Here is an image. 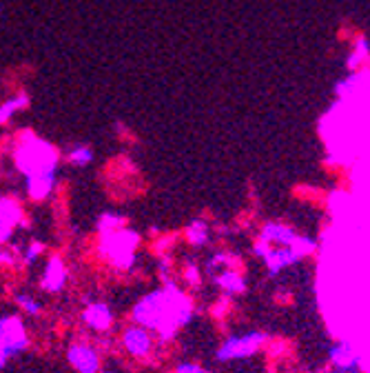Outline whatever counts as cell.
<instances>
[{
	"mask_svg": "<svg viewBox=\"0 0 370 373\" xmlns=\"http://www.w3.org/2000/svg\"><path fill=\"white\" fill-rule=\"evenodd\" d=\"M193 313L196 309L191 298L177 284L167 280L165 286L138 300V305L131 311V318L146 331L155 334L160 340L169 342L191 322Z\"/></svg>",
	"mask_w": 370,
	"mask_h": 373,
	"instance_id": "6da1fadb",
	"label": "cell"
},
{
	"mask_svg": "<svg viewBox=\"0 0 370 373\" xmlns=\"http://www.w3.org/2000/svg\"><path fill=\"white\" fill-rule=\"evenodd\" d=\"M13 165L25 180L58 176V149L44 138L25 132L18 136L16 149H13Z\"/></svg>",
	"mask_w": 370,
	"mask_h": 373,
	"instance_id": "7a4b0ae2",
	"label": "cell"
},
{
	"mask_svg": "<svg viewBox=\"0 0 370 373\" xmlns=\"http://www.w3.org/2000/svg\"><path fill=\"white\" fill-rule=\"evenodd\" d=\"M140 247V234L131 227H120L111 234L100 236V253L115 269L129 271L136 265V253Z\"/></svg>",
	"mask_w": 370,
	"mask_h": 373,
	"instance_id": "3957f363",
	"label": "cell"
},
{
	"mask_svg": "<svg viewBox=\"0 0 370 373\" xmlns=\"http://www.w3.org/2000/svg\"><path fill=\"white\" fill-rule=\"evenodd\" d=\"M27 347L29 336L20 315H3L0 318V369H5L11 358L20 355Z\"/></svg>",
	"mask_w": 370,
	"mask_h": 373,
	"instance_id": "277c9868",
	"label": "cell"
},
{
	"mask_svg": "<svg viewBox=\"0 0 370 373\" xmlns=\"http://www.w3.org/2000/svg\"><path fill=\"white\" fill-rule=\"evenodd\" d=\"M67 360L78 373H100V353L87 342H73L67 349Z\"/></svg>",
	"mask_w": 370,
	"mask_h": 373,
	"instance_id": "5b68a950",
	"label": "cell"
},
{
	"mask_svg": "<svg viewBox=\"0 0 370 373\" xmlns=\"http://www.w3.org/2000/svg\"><path fill=\"white\" fill-rule=\"evenodd\" d=\"M122 347L127 349V353H131L133 358H146L153 351V338L151 331H146L144 327L133 324L129 329H125L122 334Z\"/></svg>",
	"mask_w": 370,
	"mask_h": 373,
	"instance_id": "8992f818",
	"label": "cell"
},
{
	"mask_svg": "<svg viewBox=\"0 0 370 373\" xmlns=\"http://www.w3.org/2000/svg\"><path fill=\"white\" fill-rule=\"evenodd\" d=\"M23 225V207L11 198L0 196V245L7 242Z\"/></svg>",
	"mask_w": 370,
	"mask_h": 373,
	"instance_id": "52a82bcc",
	"label": "cell"
},
{
	"mask_svg": "<svg viewBox=\"0 0 370 373\" xmlns=\"http://www.w3.org/2000/svg\"><path fill=\"white\" fill-rule=\"evenodd\" d=\"M67 278H69V271H67L65 260H63V258L53 255V258H49L47 267H44V271H42L40 286L44 291H49V293H58V291L65 289Z\"/></svg>",
	"mask_w": 370,
	"mask_h": 373,
	"instance_id": "ba28073f",
	"label": "cell"
},
{
	"mask_svg": "<svg viewBox=\"0 0 370 373\" xmlns=\"http://www.w3.org/2000/svg\"><path fill=\"white\" fill-rule=\"evenodd\" d=\"M260 344V336H242V338H231L219 347L217 360H235V358H246L250 355Z\"/></svg>",
	"mask_w": 370,
	"mask_h": 373,
	"instance_id": "9c48e42d",
	"label": "cell"
},
{
	"mask_svg": "<svg viewBox=\"0 0 370 373\" xmlns=\"http://www.w3.org/2000/svg\"><path fill=\"white\" fill-rule=\"evenodd\" d=\"M82 320L94 331H109L113 324V311L107 303H89L82 311Z\"/></svg>",
	"mask_w": 370,
	"mask_h": 373,
	"instance_id": "30bf717a",
	"label": "cell"
},
{
	"mask_svg": "<svg viewBox=\"0 0 370 373\" xmlns=\"http://www.w3.org/2000/svg\"><path fill=\"white\" fill-rule=\"evenodd\" d=\"M27 107H29V96L27 94H18V96L5 100V103L0 105V125L11 122V118L16 116L18 111L27 109Z\"/></svg>",
	"mask_w": 370,
	"mask_h": 373,
	"instance_id": "8fae6325",
	"label": "cell"
},
{
	"mask_svg": "<svg viewBox=\"0 0 370 373\" xmlns=\"http://www.w3.org/2000/svg\"><path fill=\"white\" fill-rule=\"evenodd\" d=\"M186 238L193 247H202L209 240V227H206L204 220H193L186 227Z\"/></svg>",
	"mask_w": 370,
	"mask_h": 373,
	"instance_id": "7c38bea8",
	"label": "cell"
},
{
	"mask_svg": "<svg viewBox=\"0 0 370 373\" xmlns=\"http://www.w3.org/2000/svg\"><path fill=\"white\" fill-rule=\"evenodd\" d=\"M120 227H127V218L125 216H120V213H113V211L102 213L100 220H98V234L100 236L102 234H111V232H115V229H120Z\"/></svg>",
	"mask_w": 370,
	"mask_h": 373,
	"instance_id": "4fadbf2b",
	"label": "cell"
},
{
	"mask_svg": "<svg viewBox=\"0 0 370 373\" xmlns=\"http://www.w3.org/2000/svg\"><path fill=\"white\" fill-rule=\"evenodd\" d=\"M91 160H94V149L89 145H78L69 151V163L73 167H87L91 165Z\"/></svg>",
	"mask_w": 370,
	"mask_h": 373,
	"instance_id": "5bb4252c",
	"label": "cell"
},
{
	"mask_svg": "<svg viewBox=\"0 0 370 373\" xmlns=\"http://www.w3.org/2000/svg\"><path fill=\"white\" fill-rule=\"evenodd\" d=\"M16 305H18L27 315H40V311H42V305L38 303L36 298L29 296V293H18V296H16Z\"/></svg>",
	"mask_w": 370,
	"mask_h": 373,
	"instance_id": "9a60e30c",
	"label": "cell"
},
{
	"mask_svg": "<svg viewBox=\"0 0 370 373\" xmlns=\"http://www.w3.org/2000/svg\"><path fill=\"white\" fill-rule=\"evenodd\" d=\"M217 284H219V286H224V289L231 291V293L242 289V280H240V276H235L233 271H227V274L217 276Z\"/></svg>",
	"mask_w": 370,
	"mask_h": 373,
	"instance_id": "2e32d148",
	"label": "cell"
},
{
	"mask_svg": "<svg viewBox=\"0 0 370 373\" xmlns=\"http://www.w3.org/2000/svg\"><path fill=\"white\" fill-rule=\"evenodd\" d=\"M42 242H38V240H34V242H29V245L25 247V253H23V263L25 265H34L38 258H40V253H42Z\"/></svg>",
	"mask_w": 370,
	"mask_h": 373,
	"instance_id": "e0dca14e",
	"label": "cell"
},
{
	"mask_svg": "<svg viewBox=\"0 0 370 373\" xmlns=\"http://www.w3.org/2000/svg\"><path fill=\"white\" fill-rule=\"evenodd\" d=\"M175 373H206L202 367L193 365V362H182V365H177Z\"/></svg>",
	"mask_w": 370,
	"mask_h": 373,
	"instance_id": "ac0fdd59",
	"label": "cell"
},
{
	"mask_svg": "<svg viewBox=\"0 0 370 373\" xmlns=\"http://www.w3.org/2000/svg\"><path fill=\"white\" fill-rule=\"evenodd\" d=\"M186 280H189L191 284H198L200 276H198V271H196V267H189V271H186Z\"/></svg>",
	"mask_w": 370,
	"mask_h": 373,
	"instance_id": "d6986e66",
	"label": "cell"
},
{
	"mask_svg": "<svg viewBox=\"0 0 370 373\" xmlns=\"http://www.w3.org/2000/svg\"><path fill=\"white\" fill-rule=\"evenodd\" d=\"M0 13H3V5H0Z\"/></svg>",
	"mask_w": 370,
	"mask_h": 373,
	"instance_id": "ffe728a7",
	"label": "cell"
},
{
	"mask_svg": "<svg viewBox=\"0 0 370 373\" xmlns=\"http://www.w3.org/2000/svg\"><path fill=\"white\" fill-rule=\"evenodd\" d=\"M102 373H113V371H102Z\"/></svg>",
	"mask_w": 370,
	"mask_h": 373,
	"instance_id": "44dd1931",
	"label": "cell"
}]
</instances>
